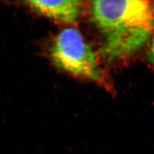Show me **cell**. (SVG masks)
<instances>
[{
  "label": "cell",
  "instance_id": "cell-2",
  "mask_svg": "<svg viewBox=\"0 0 154 154\" xmlns=\"http://www.w3.org/2000/svg\"><path fill=\"white\" fill-rule=\"evenodd\" d=\"M55 66L72 75L106 85L96 53L75 28H66L55 36L49 50Z\"/></svg>",
  "mask_w": 154,
  "mask_h": 154
},
{
  "label": "cell",
  "instance_id": "cell-4",
  "mask_svg": "<svg viewBox=\"0 0 154 154\" xmlns=\"http://www.w3.org/2000/svg\"><path fill=\"white\" fill-rule=\"evenodd\" d=\"M146 58L150 63L154 65V34Z\"/></svg>",
  "mask_w": 154,
  "mask_h": 154
},
{
  "label": "cell",
  "instance_id": "cell-1",
  "mask_svg": "<svg viewBox=\"0 0 154 154\" xmlns=\"http://www.w3.org/2000/svg\"><path fill=\"white\" fill-rule=\"evenodd\" d=\"M92 21L104 37L101 53L110 61L134 55L154 32V1L98 0L90 2Z\"/></svg>",
  "mask_w": 154,
  "mask_h": 154
},
{
  "label": "cell",
  "instance_id": "cell-3",
  "mask_svg": "<svg viewBox=\"0 0 154 154\" xmlns=\"http://www.w3.org/2000/svg\"><path fill=\"white\" fill-rule=\"evenodd\" d=\"M26 5L39 14L57 22L76 23L81 15V1H28Z\"/></svg>",
  "mask_w": 154,
  "mask_h": 154
}]
</instances>
